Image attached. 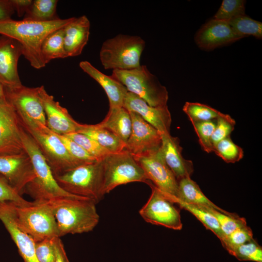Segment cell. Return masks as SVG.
Returning <instances> with one entry per match:
<instances>
[{
	"label": "cell",
	"instance_id": "cell-30",
	"mask_svg": "<svg viewBox=\"0 0 262 262\" xmlns=\"http://www.w3.org/2000/svg\"><path fill=\"white\" fill-rule=\"evenodd\" d=\"M177 204L180 208L184 209L193 214L199 220L207 229L211 230L219 239L220 241L224 237L216 218L201 206L187 204L179 201Z\"/></svg>",
	"mask_w": 262,
	"mask_h": 262
},
{
	"label": "cell",
	"instance_id": "cell-37",
	"mask_svg": "<svg viewBox=\"0 0 262 262\" xmlns=\"http://www.w3.org/2000/svg\"><path fill=\"white\" fill-rule=\"evenodd\" d=\"M202 149L207 153L213 151L212 136L216 126L213 120L196 122L192 123Z\"/></svg>",
	"mask_w": 262,
	"mask_h": 262
},
{
	"label": "cell",
	"instance_id": "cell-40",
	"mask_svg": "<svg viewBox=\"0 0 262 262\" xmlns=\"http://www.w3.org/2000/svg\"><path fill=\"white\" fill-rule=\"evenodd\" d=\"M56 134L62 142L70 154L82 163L89 164L98 161L86 151L79 144L66 136L56 133Z\"/></svg>",
	"mask_w": 262,
	"mask_h": 262
},
{
	"label": "cell",
	"instance_id": "cell-5",
	"mask_svg": "<svg viewBox=\"0 0 262 262\" xmlns=\"http://www.w3.org/2000/svg\"><path fill=\"white\" fill-rule=\"evenodd\" d=\"M14 209L17 225L35 243L59 237L56 222L47 200H35L25 205L14 202Z\"/></svg>",
	"mask_w": 262,
	"mask_h": 262
},
{
	"label": "cell",
	"instance_id": "cell-11",
	"mask_svg": "<svg viewBox=\"0 0 262 262\" xmlns=\"http://www.w3.org/2000/svg\"><path fill=\"white\" fill-rule=\"evenodd\" d=\"M143 169L147 180L169 199L176 204L178 181L166 164L160 147L139 155H132Z\"/></svg>",
	"mask_w": 262,
	"mask_h": 262
},
{
	"label": "cell",
	"instance_id": "cell-12",
	"mask_svg": "<svg viewBox=\"0 0 262 262\" xmlns=\"http://www.w3.org/2000/svg\"><path fill=\"white\" fill-rule=\"evenodd\" d=\"M151 195L139 214L147 222L174 229L182 228L180 211L174 203L158 190L150 181Z\"/></svg>",
	"mask_w": 262,
	"mask_h": 262
},
{
	"label": "cell",
	"instance_id": "cell-2",
	"mask_svg": "<svg viewBox=\"0 0 262 262\" xmlns=\"http://www.w3.org/2000/svg\"><path fill=\"white\" fill-rule=\"evenodd\" d=\"M47 201L52 210L59 237L91 231L99 222L96 203L92 199L60 197Z\"/></svg>",
	"mask_w": 262,
	"mask_h": 262
},
{
	"label": "cell",
	"instance_id": "cell-22",
	"mask_svg": "<svg viewBox=\"0 0 262 262\" xmlns=\"http://www.w3.org/2000/svg\"><path fill=\"white\" fill-rule=\"evenodd\" d=\"M90 28L89 20L85 15L72 17L71 21L64 27V47L67 57L82 53L89 40Z\"/></svg>",
	"mask_w": 262,
	"mask_h": 262
},
{
	"label": "cell",
	"instance_id": "cell-19",
	"mask_svg": "<svg viewBox=\"0 0 262 262\" xmlns=\"http://www.w3.org/2000/svg\"><path fill=\"white\" fill-rule=\"evenodd\" d=\"M123 107L129 112L138 114L161 134L170 133L171 116L167 105L151 106L138 96L128 92Z\"/></svg>",
	"mask_w": 262,
	"mask_h": 262
},
{
	"label": "cell",
	"instance_id": "cell-29",
	"mask_svg": "<svg viewBox=\"0 0 262 262\" xmlns=\"http://www.w3.org/2000/svg\"><path fill=\"white\" fill-rule=\"evenodd\" d=\"M227 22L235 33L242 38L248 35L259 39L262 37V23L246 15L238 16Z\"/></svg>",
	"mask_w": 262,
	"mask_h": 262
},
{
	"label": "cell",
	"instance_id": "cell-8",
	"mask_svg": "<svg viewBox=\"0 0 262 262\" xmlns=\"http://www.w3.org/2000/svg\"><path fill=\"white\" fill-rule=\"evenodd\" d=\"M24 129L35 141L54 176L85 164L71 155L56 133L47 126Z\"/></svg>",
	"mask_w": 262,
	"mask_h": 262
},
{
	"label": "cell",
	"instance_id": "cell-14",
	"mask_svg": "<svg viewBox=\"0 0 262 262\" xmlns=\"http://www.w3.org/2000/svg\"><path fill=\"white\" fill-rule=\"evenodd\" d=\"M0 174L21 196L27 184L35 178L31 160L26 151L0 155Z\"/></svg>",
	"mask_w": 262,
	"mask_h": 262
},
{
	"label": "cell",
	"instance_id": "cell-44",
	"mask_svg": "<svg viewBox=\"0 0 262 262\" xmlns=\"http://www.w3.org/2000/svg\"><path fill=\"white\" fill-rule=\"evenodd\" d=\"M15 13L12 0H0V19L11 18Z\"/></svg>",
	"mask_w": 262,
	"mask_h": 262
},
{
	"label": "cell",
	"instance_id": "cell-27",
	"mask_svg": "<svg viewBox=\"0 0 262 262\" xmlns=\"http://www.w3.org/2000/svg\"><path fill=\"white\" fill-rule=\"evenodd\" d=\"M63 28L49 34L41 44V53L46 65L52 60L67 57L64 47Z\"/></svg>",
	"mask_w": 262,
	"mask_h": 262
},
{
	"label": "cell",
	"instance_id": "cell-3",
	"mask_svg": "<svg viewBox=\"0 0 262 262\" xmlns=\"http://www.w3.org/2000/svg\"><path fill=\"white\" fill-rule=\"evenodd\" d=\"M20 135L24 150L31 160L35 174V178L26 186L24 193L30 196L34 200L81 197L67 193L59 185L37 145L22 125Z\"/></svg>",
	"mask_w": 262,
	"mask_h": 262
},
{
	"label": "cell",
	"instance_id": "cell-6",
	"mask_svg": "<svg viewBox=\"0 0 262 262\" xmlns=\"http://www.w3.org/2000/svg\"><path fill=\"white\" fill-rule=\"evenodd\" d=\"M145 47L140 36L119 34L102 44L99 58L105 69L130 70L139 66Z\"/></svg>",
	"mask_w": 262,
	"mask_h": 262
},
{
	"label": "cell",
	"instance_id": "cell-33",
	"mask_svg": "<svg viewBox=\"0 0 262 262\" xmlns=\"http://www.w3.org/2000/svg\"><path fill=\"white\" fill-rule=\"evenodd\" d=\"M202 207L216 218L224 237L236 229L247 225L246 219L239 216L237 214L228 215L212 208Z\"/></svg>",
	"mask_w": 262,
	"mask_h": 262
},
{
	"label": "cell",
	"instance_id": "cell-38",
	"mask_svg": "<svg viewBox=\"0 0 262 262\" xmlns=\"http://www.w3.org/2000/svg\"><path fill=\"white\" fill-rule=\"evenodd\" d=\"M252 239H253L252 231L250 228L246 225L225 236L221 243L223 246L229 252Z\"/></svg>",
	"mask_w": 262,
	"mask_h": 262
},
{
	"label": "cell",
	"instance_id": "cell-36",
	"mask_svg": "<svg viewBox=\"0 0 262 262\" xmlns=\"http://www.w3.org/2000/svg\"><path fill=\"white\" fill-rule=\"evenodd\" d=\"M245 15V1L224 0L213 18L229 21L239 16Z\"/></svg>",
	"mask_w": 262,
	"mask_h": 262
},
{
	"label": "cell",
	"instance_id": "cell-31",
	"mask_svg": "<svg viewBox=\"0 0 262 262\" xmlns=\"http://www.w3.org/2000/svg\"><path fill=\"white\" fill-rule=\"evenodd\" d=\"M182 110L192 123L213 120L221 114V112L208 105L198 102H186Z\"/></svg>",
	"mask_w": 262,
	"mask_h": 262
},
{
	"label": "cell",
	"instance_id": "cell-39",
	"mask_svg": "<svg viewBox=\"0 0 262 262\" xmlns=\"http://www.w3.org/2000/svg\"><path fill=\"white\" fill-rule=\"evenodd\" d=\"M216 119L215 128L212 136L213 147L220 141L229 137L235 125L234 119L229 115L222 113Z\"/></svg>",
	"mask_w": 262,
	"mask_h": 262
},
{
	"label": "cell",
	"instance_id": "cell-7",
	"mask_svg": "<svg viewBox=\"0 0 262 262\" xmlns=\"http://www.w3.org/2000/svg\"><path fill=\"white\" fill-rule=\"evenodd\" d=\"M112 78L122 84L128 92L152 107L167 105L168 94L166 87L144 65L130 70H113Z\"/></svg>",
	"mask_w": 262,
	"mask_h": 262
},
{
	"label": "cell",
	"instance_id": "cell-9",
	"mask_svg": "<svg viewBox=\"0 0 262 262\" xmlns=\"http://www.w3.org/2000/svg\"><path fill=\"white\" fill-rule=\"evenodd\" d=\"M102 162L104 195L122 184L132 182L147 183L149 181L142 168L126 149L109 155Z\"/></svg>",
	"mask_w": 262,
	"mask_h": 262
},
{
	"label": "cell",
	"instance_id": "cell-21",
	"mask_svg": "<svg viewBox=\"0 0 262 262\" xmlns=\"http://www.w3.org/2000/svg\"><path fill=\"white\" fill-rule=\"evenodd\" d=\"M160 149L164 160L171 170L178 181L183 178L190 177L194 171L192 161L185 159L182 154V148L179 139L170 133L163 134Z\"/></svg>",
	"mask_w": 262,
	"mask_h": 262
},
{
	"label": "cell",
	"instance_id": "cell-34",
	"mask_svg": "<svg viewBox=\"0 0 262 262\" xmlns=\"http://www.w3.org/2000/svg\"><path fill=\"white\" fill-rule=\"evenodd\" d=\"M65 135L79 144L86 151L98 161H101L112 154L94 139L85 134L73 132Z\"/></svg>",
	"mask_w": 262,
	"mask_h": 262
},
{
	"label": "cell",
	"instance_id": "cell-26",
	"mask_svg": "<svg viewBox=\"0 0 262 262\" xmlns=\"http://www.w3.org/2000/svg\"><path fill=\"white\" fill-rule=\"evenodd\" d=\"M96 141L101 146L112 153L121 152L125 149L126 144L111 131L98 125L82 124L78 132Z\"/></svg>",
	"mask_w": 262,
	"mask_h": 262
},
{
	"label": "cell",
	"instance_id": "cell-10",
	"mask_svg": "<svg viewBox=\"0 0 262 262\" xmlns=\"http://www.w3.org/2000/svg\"><path fill=\"white\" fill-rule=\"evenodd\" d=\"M6 100L15 110L24 128L47 126L46 118L40 94V87L23 85L14 89L4 88Z\"/></svg>",
	"mask_w": 262,
	"mask_h": 262
},
{
	"label": "cell",
	"instance_id": "cell-24",
	"mask_svg": "<svg viewBox=\"0 0 262 262\" xmlns=\"http://www.w3.org/2000/svg\"><path fill=\"white\" fill-rule=\"evenodd\" d=\"M187 204L215 209L228 215H234L224 210L212 202L203 193L199 186L190 177L178 181V200Z\"/></svg>",
	"mask_w": 262,
	"mask_h": 262
},
{
	"label": "cell",
	"instance_id": "cell-32",
	"mask_svg": "<svg viewBox=\"0 0 262 262\" xmlns=\"http://www.w3.org/2000/svg\"><path fill=\"white\" fill-rule=\"evenodd\" d=\"M213 151L227 163H234L241 160L244 156V151L228 137L218 142L213 147Z\"/></svg>",
	"mask_w": 262,
	"mask_h": 262
},
{
	"label": "cell",
	"instance_id": "cell-17",
	"mask_svg": "<svg viewBox=\"0 0 262 262\" xmlns=\"http://www.w3.org/2000/svg\"><path fill=\"white\" fill-rule=\"evenodd\" d=\"M40 94L47 126L50 130L59 135L79 132L82 124L76 121L67 109L55 101L53 96L49 94L43 85L40 86Z\"/></svg>",
	"mask_w": 262,
	"mask_h": 262
},
{
	"label": "cell",
	"instance_id": "cell-41",
	"mask_svg": "<svg viewBox=\"0 0 262 262\" xmlns=\"http://www.w3.org/2000/svg\"><path fill=\"white\" fill-rule=\"evenodd\" d=\"M8 201L21 205L31 203L24 199L10 185L7 180L0 174V201Z\"/></svg>",
	"mask_w": 262,
	"mask_h": 262
},
{
	"label": "cell",
	"instance_id": "cell-43",
	"mask_svg": "<svg viewBox=\"0 0 262 262\" xmlns=\"http://www.w3.org/2000/svg\"><path fill=\"white\" fill-rule=\"evenodd\" d=\"M53 241L55 248L54 262H69L60 237H55Z\"/></svg>",
	"mask_w": 262,
	"mask_h": 262
},
{
	"label": "cell",
	"instance_id": "cell-23",
	"mask_svg": "<svg viewBox=\"0 0 262 262\" xmlns=\"http://www.w3.org/2000/svg\"><path fill=\"white\" fill-rule=\"evenodd\" d=\"M79 66L103 88L109 99L110 109L123 107L128 92L125 86L111 76H107L99 71L88 61H81Z\"/></svg>",
	"mask_w": 262,
	"mask_h": 262
},
{
	"label": "cell",
	"instance_id": "cell-46",
	"mask_svg": "<svg viewBox=\"0 0 262 262\" xmlns=\"http://www.w3.org/2000/svg\"><path fill=\"white\" fill-rule=\"evenodd\" d=\"M5 98L3 86L0 82V99Z\"/></svg>",
	"mask_w": 262,
	"mask_h": 262
},
{
	"label": "cell",
	"instance_id": "cell-25",
	"mask_svg": "<svg viewBox=\"0 0 262 262\" xmlns=\"http://www.w3.org/2000/svg\"><path fill=\"white\" fill-rule=\"evenodd\" d=\"M98 124L112 132L125 144L131 133V119L129 112L123 107L109 109L105 118Z\"/></svg>",
	"mask_w": 262,
	"mask_h": 262
},
{
	"label": "cell",
	"instance_id": "cell-13",
	"mask_svg": "<svg viewBox=\"0 0 262 262\" xmlns=\"http://www.w3.org/2000/svg\"><path fill=\"white\" fill-rule=\"evenodd\" d=\"M21 122L13 107L6 98L0 99V155L25 151L20 135Z\"/></svg>",
	"mask_w": 262,
	"mask_h": 262
},
{
	"label": "cell",
	"instance_id": "cell-15",
	"mask_svg": "<svg viewBox=\"0 0 262 262\" xmlns=\"http://www.w3.org/2000/svg\"><path fill=\"white\" fill-rule=\"evenodd\" d=\"M129 113L131 130L125 149L131 155H139L159 149L162 144L161 133L138 114L133 112Z\"/></svg>",
	"mask_w": 262,
	"mask_h": 262
},
{
	"label": "cell",
	"instance_id": "cell-28",
	"mask_svg": "<svg viewBox=\"0 0 262 262\" xmlns=\"http://www.w3.org/2000/svg\"><path fill=\"white\" fill-rule=\"evenodd\" d=\"M57 3V0H33L23 19L45 22L59 18L56 14Z\"/></svg>",
	"mask_w": 262,
	"mask_h": 262
},
{
	"label": "cell",
	"instance_id": "cell-45",
	"mask_svg": "<svg viewBox=\"0 0 262 262\" xmlns=\"http://www.w3.org/2000/svg\"><path fill=\"white\" fill-rule=\"evenodd\" d=\"M15 12L18 16H24L27 10L31 5L32 0H12Z\"/></svg>",
	"mask_w": 262,
	"mask_h": 262
},
{
	"label": "cell",
	"instance_id": "cell-4",
	"mask_svg": "<svg viewBox=\"0 0 262 262\" xmlns=\"http://www.w3.org/2000/svg\"><path fill=\"white\" fill-rule=\"evenodd\" d=\"M54 177L67 193L89 198L96 203L105 195L102 160L80 165Z\"/></svg>",
	"mask_w": 262,
	"mask_h": 262
},
{
	"label": "cell",
	"instance_id": "cell-1",
	"mask_svg": "<svg viewBox=\"0 0 262 262\" xmlns=\"http://www.w3.org/2000/svg\"><path fill=\"white\" fill-rule=\"evenodd\" d=\"M72 17L39 22L29 20L0 19V34L19 42L23 48V55L34 68L46 66L41 53L44 38L51 32L65 27Z\"/></svg>",
	"mask_w": 262,
	"mask_h": 262
},
{
	"label": "cell",
	"instance_id": "cell-18",
	"mask_svg": "<svg viewBox=\"0 0 262 262\" xmlns=\"http://www.w3.org/2000/svg\"><path fill=\"white\" fill-rule=\"evenodd\" d=\"M0 220L16 245L24 262H38L35 255V242L16 221L14 202L0 201Z\"/></svg>",
	"mask_w": 262,
	"mask_h": 262
},
{
	"label": "cell",
	"instance_id": "cell-20",
	"mask_svg": "<svg viewBox=\"0 0 262 262\" xmlns=\"http://www.w3.org/2000/svg\"><path fill=\"white\" fill-rule=\"evenodd\" d=\"M241 38L235 33L228 22L213 18L198 31L195 40L201 49L211 50Z\"/></svg>",
	"mask_w": 262,
	"mask_h": 262
},
{
	"label": "cell",
	"instance_id": "cell-35",
	"mask_svg": "<svg viewBox=\"0 0 262 262\" xmlns=\"http://www.w3.org/2000/svg\"><path fill=\"white\" fill-rule=\"evenodd\" d=\"M228 252L240 261L262 262V248L254 239Z\"/></svg>",
	"mask_w": 262,
	"mask_h": 262
},
{
	"label": "cell",
	"instance_id": "cell-16",
	"mask_svg": "<svg viewBox=\"0 0 262 262\" xmlns=\"http://www.w3.org/2000/svg\"><path fill=\"white\" fill-rule=\"evenodd\" d=\"M23 55V48L17 41L0 36V82L4 88L14 89L21 86L18 73V62Z\"/></svg>",
	"mask_w": 262,
	"mask_h": 262
},
{
	"label": "cell",
	"instance_id": "cell-42",
	"mask_svg": "<svg viewBox=\"0 0 262 262\" xmlns=\"http://www.w3.org/2000/svg\"><path fill=\"white\" fill-rule=\"evenodd\" d=\"M54 238L35 243V255L38 262H54L55 248L53 240Z\"/></svg>",
	"mask_w": 262,
	"mask_h": 262
}]
</instances>
